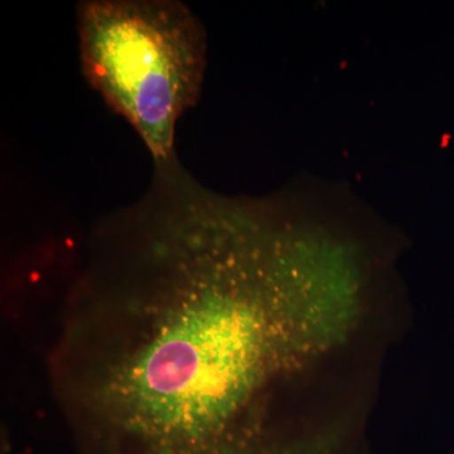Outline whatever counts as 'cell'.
<instances>
[{
  "instance_id": "1",
  "label": "cell",
  "mask_w": 454,
  "mask_h": 454,
  "mask_svg": "<svg viewBox=\"0 0 454 454\" xmlns=\"http://www.w3.org/2000/svg\"><path fill=\"white\" fill-rule=\"evenodd\" d=\"M106 227L66 295L51 384L76 454H354L301 413L346 340L279 239L199 199Z\"/></svg>"
},
{
  "instance_id": "2",
  "label": "cell",
  "mask_w": 454,
  "mask_h": 454,
  "mask_svg": "<svg viewBox=\"0 0 454 454\" xmlns=\"http://www.w3.org/2000/svg\"><path fill=\"white\" fill-rule=\"evenodd\" d=\"M85 79L121 114L155 162L173 160L175 130L195 106L206 67L205 32L169 0H94L77 8Z\"/></svg>"
}]
</instances>
